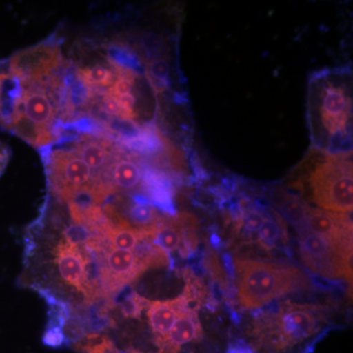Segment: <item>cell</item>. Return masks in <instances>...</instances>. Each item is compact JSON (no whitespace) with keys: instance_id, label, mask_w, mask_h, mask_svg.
Segmentation results:
<instances>
[{"instance_id":"11","label":"cell","mask_w":353,"mask_h":353,"mask_svg":"<svg viewBox=\"0 0 353 353\" xmlns=\"http://www.w3.org/2000/svg\"><path fill=\"white\" fill-rule=\"evenodd\" d=\"M99 182L110 194L134 192L143 185V166L136 157L119 148L108 168L99 176Z\"/></svg>"},{"instance_id":"4","label":"cell","mask_w":353,"mask_h":353,"mask_svg":"<svg viewBox=\"0 0 353 353\" xmlns=\"http://www.w3.org/2000/svg\"><path fill=\"white\" fill-rule=\"evenodd\" d=\"M324 310L314 305L288 303L278 315L255 327V353H285L318 333Z\"/></svg>"},{"instance_id":"7","label":"cell","mask_w":353,"mask_h":353,"mask_svg":"<svg viewBox=\"0 0 353 353\" xmlns=\"http://www.w3.org/2000/svg\"><path fill=\"white\" fill-rule=\"evenodd\" d=\"M299 248L309 270L323 277L345 278L352 282V248L332 243L306 228L299 231Z\"/></svg>"},{"instance_id":"19","label":"cell","mask_w":353,"mask_h":353,"mask_svg":"<svg viewBox=\"0 0 353 353\" xmlns=\"http://www.w3.org/2000/svg\"><path fill=\"white\" fill-rule=\"evenodd\" d=\"M310 206L303 199L292 194H285L279 204V210L290 224L294 225L297 230L305 228L306 217Z\"/></svg>"},{"instance_id":"12","label":"cell","mask_w":353,"mask_h":353,"mask_svg":"<svg viewBox=\"0 0 353 353\" xmlns=\"http://www.w3.org/2000/svg\"><path fill=\"white\" fill-rule=\"evenodd\" d=\"M305 228L332 243L352 248V223L347 214L310 208Z\"/></svg>"},{"instance_id":"23","label":"cell","mask_w":353,"mask_h":353,"mask_svg":"<svg viewBox=\"0 0 353 353\" xmlns=\"http://www.w3.org/2000/svg\"><path fill=\"white\" fill-rule=\"evenodd\" d=\"M11 157V150L6 143L0 141V176L6 170L7 164Z\"/></svg>"},{"instance_id":"14","label":"cell","mask_w":353,"mask_h":353,"mask_svg":"<svg viewBox=\"0 0 353 353\" xmlns=\"http://www.w3.org/2000/svg\"><path fill=\"white\" fill-rule=\"evenodd\" d=\"M189 309V301L185 296L170 301H152L148 303V322L154 334L155 345H157L158 350L166 343L169 333L179 316Z\"/></svg>"},{"instance_id":"6","label":"cell","mask_w":353,"mask_h":353,"mask_svg":"<svg viewBox=\"0 0 353 353\" xmlns=\"http://www.w3.org/2000/svg\"><path fill=\"white\" fill-rule=\"evenodd\" d=\"M143 243L137 252L118 250L108 245L97 252L99 256V274L104 294L108 296L115 294L121 288L134 282L150 267L167 263L166 252L154 243L153 245L145 243L143 248Z\"/></svg>"},{"instance_id":"15","label":"cell","mask_w":353,"mask_h":353,"mask_svg":"<svg viewBox=\"0 0 353 353\" xmlns=\"http://www.w3.org/2000/svg\"><path fill=\"white\" fill-rule=\"evenodd\" d=\"M143 166V185L150 194V202L170 216H176V204L174 201V188L170 179L159 169L148 164Z\"/></svg>"},{"instance_id":"22","label":"cell","mask_w":353,"mask_h":353,"mask_svg":"<svg viewBox=\"0 0 353 353\" xmlns=\"http://www.w3.org/2000/svg\"><path fill=\"white\" fill-rule=\"evenodd\" d=\"M43 343L48 347L58 348L67 343L64 330L57 326H48L44 331Z\"/></svg>"},{"instance_id":"16","label":"cell","mask_w":353,"mask_h":353,"mask_svg":"<svg viewBox=\"0 0 353 353\" xmlns=\"http://www.w3.org/2000/svg\"><path fill=\"white\" fill-rule=\"evenodd\" d=\"M76 69L83 82L95 92H108L110 90L117 80L120 71L119 67L111 63L108 59H106L105 63L99 62L76 67Z\"/></svg>"},{"instance_id":"24","label":"cell","mask_w":353,"mask_h":353,"mask_svg":"<svg viewBox=\"0 0 353 353\" xmlns=\"http://www.w3.org/2000/svg\"><path fill=\"white\" fill-rule=\"evenodd\" d=\"M226 353H254L252 347L243 341L230 343Z\"/></svg>"},{"instance_id":"8","label":"cell","mask_w":353,"mask_h":353,"mask_svg":"<svg viewBox=\"0 0 353 353\" xmlns=\"http://www.w3.org/2000/svg\"><path fill=\"white\" fill-rule=\"evenodd\" d=\"M44 161L51 189L65 201L80 190L101 185L94 172L73 150H48Z\"/></svg>"},{"instance_id":"13","label":"cell","mask_w":353,"mask_h":353,"mask_svg":"<svg viewBox=\"0 0 353 353\" xmlns=\"http://www.w3.org/2000/svg\"><path fill=\"white\" fill-rule=\"evenodd\" d=\"M119 148V145L108 136L81 134L73 141L72 150L82 158L99 180V176L108 168Z\"/></svg>"},{"instance_id":"2","label":"cell","mask_w":353,"mask_h":353,"mask_svg":"<svg viewBox=\"0 0 353 353\" xmlns=\"http://www.w3.org/2000/svg\"><path fill=\"white\" fill-rule=\"evenodd\" d=\"M20 83V101L6 129L36 148L48 146L58 139L63 78L55 73L41 82Z\"/></svg>"},{"instance_id":"17","label":"cell","mask_w":353,"mask_h":353,"mask_svg":"<svg viewBox=\"0 0 353 353\" xmlns=\"http://www.w3.org/2000/svg\"><path fill=\"white\" fill-rule=\"evenodd\" d=\"M108 59L111 63L119 68L131 70L139 75L145 74V66L143 60L139 57L138 53L130 46V43L123 41H115L109 44L106 48Z\"/></svg>"},{"instance_id":"21","label":"cell","mask_w":353,"mask_h":353,"mask_svg":"<svg viewBox=\"0 0 353 353\" xmlns=\"http://www.w3.org/2000/svg\"><path fill=\"white\" fill-rule=\"evenodd\" d=\"M148 303H150L146 299L132 292L125 297L124 301L121 303V311L125 317L137 318L141 315V311L145 305H148Z\"/></svg>"},{"instance_id":"10","label":"cell","mask_w":353,"mask_h":353,"mask_svg":"<svg viewBox=\"0 0 353 353\" xmlns=\"http://www.w3.org/2000/svg\"><path fill=\"white\" fill-rule=\"evenodd\" d=\"M94 252L87 245L68 243L64 239L58 241L54 250L55 264L59 277L70 287L82 292L88 301L94 299L99 289L90 282V265Z\"/></svg>"},{"instance_id":"5","label":"cell","mask_w":353,"mask_h":353,"mask_svg":"<svg viewBox=\"0 0 353 353\" xmlns=\"http://www.w3.org/2000/svg\"><path fill=\"white\" fill-rule=\"evenodd\" d=\"M321 157L309 176L313 201L331 212H352L353 176L350 153L331 155L322 152Z\"/></svg>"},{"instance_id":"3","label":"cell","mask_w":353,"mask_h":353,"mask_svg":"<svg viewBox=\"0 0 353 353\" xmlns=\"http://www.w3.org/2000/svg\"><path fill=\"white\" fill-rule=\"evenodd\" d=\"M239 299L243 307L259 308L296 290L308 289L309 279L292 265L234 259Z\"/></svg>"},{"instance_id":"25","label":"cell","mask_w":353,"mask_h":353,"mask_svg":"<svg viewBox=\"0 0 353 353\" xmlns=\"http://www.w3.org/2000/svg\"><path fill=\"white\" fill-rule=\"evenodd\" d=\"M0 76H1V73H0Z\"/></svg>"},{"instance_id":"20","label":"cell","mask_w":353,"mask_h":353,"mask_svg":"<svg viewBox=\"0 0 353 353\" xmlns=\"http://www.w3.org/2000/svg\"><path fill=\"white\" fill-rule=\"evenodd\" d=\"M131 202L127 210V222L139 229H154L161 217L152 203H138L132 199Z\"/></svg>"},{"instance_id":"18","label":"cell","mask_w":353,"mask_h":353,"mask_svg":"<svg viewBox=\"0 0 353 353\" xmlns=\"http://www.w3.org/2000/svg\"><path fill=\"white\" fill-rule=\"evenodd\" d=\"M287 231L284 221L275 211H271L264 216L263 223L259 233V243L263 248L275 246L280 240H285Z\"/></svg>"},{"instance_id":"9","label":"cell","mask_w":353,"mask_h":353,"mask_svg":"<svg viewBox=\"0 0 353 353\" xmlns=\"http://www.w3.org/2000/svg\"><path fill=\"white\" fill-rule=\"evenodd\" d=\"M62 65L60 43L50 38L15 53L9 60L7 73L22 83H34L54 75Z\"/></svg>"},{"instance_id":"1","label":"cell","mask_w":353,"mask_h":353,"mask_svg":"<svg viewBox=\"0 0 353 353\" xmlns=\"http://www.w3.org/2000/svg\"><path fill=\"white\" fill-rule=\"evenodd\" d=\"M352 112L347 85L336 83L328 69L312 76L310 124L319 150L331 155L352 152Z\"/></svg>"}]
</instances>
